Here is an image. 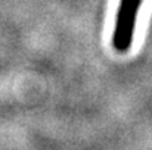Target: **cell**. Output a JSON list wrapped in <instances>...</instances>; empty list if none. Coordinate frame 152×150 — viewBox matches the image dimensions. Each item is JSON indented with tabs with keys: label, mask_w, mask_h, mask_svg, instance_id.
<instances>
[{
	"label": "cell",
	"mask_w": 152,
	"mask_h": 150,
	"mask_svg": "<svg viewBox=\"0 0 152 150\" xmlns=\"http://www.w3.org/2000/svg\"><path fill=\"white\" fill-rule=\"evenodd\" d=\"M140 3L142 0H120L115 19V30L112 36V46L117 51H127L133 43Z\"/></svg>",
	"instance_id": "6da1fadb"
}]
</instances>
